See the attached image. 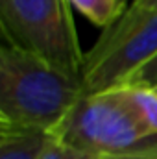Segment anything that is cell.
Returning a JSON list of instances; mask_svg holds the SVG:
<instances>
[{"label":"cell","instance_id":"obj_4","mask_svg":"<svg viewBox=\"0 0 157 159\" xmlns=\"http://www.w3.org/2000/svg\"><path fill=\"white\" fill-rule=\"evenodd\" d=\"M70 7L69 0H0L6 41L81 78L85 52Z\"/></svg>","mask_w":157,"mask_h":159},{"label":"cell","instance_id":"obj_8","mask_svg":"<svg viewBox=\"0 0 157 159\" xmlns=\"http://www.w3.org/2000/svg\"><path fill=\"white\" fill-rule=\"evenodd\" d=\"M43 159H107V157L92 154V152H85V150H79V148H74V146L59 141L54 135V141L50 143V146H48L46 154L43 156Z\"/></svg>","mask_w":157,"mask_h":159},{"label":"cell","instance_id":"obj_2","mask_svg":"<svg viewBox=\"0 0 157 159\" xmlns=\"http://www.w3.org/2000/svg\"><path fill=\"white\" fill-rule=\"evenodd\" d=\"M52 133L74 148L105 157H157V135L141 124L115 89L83 94Z\"/></svg>","mask_w":157,"mask_h":159},{"label":"cell","instance_id":"obj_3","mask_svg":"<svg viewBox=\"0 0 157 159\" xmlns=\"http://www.w3.org/2000/svg\"><path fill=\"white\" fill-rule=\"evenodd\" d=\"M157 56V7L131 4L113 24L104 28L85 54L81 85L96 94L126 83Z\"/></svg>","mask_w":157,"mask_h":159},{"label":"cell","instance_id":"obj_6","mask_svg":"<svg viewBox=\"0 0 157 159\" xmlns=\"http://www.w3.org/2000/svg\"><path fill=\"white\" fill-rule=\"evenodd\" d=\"M133 115L141 124L152 133L157 135V89L139 87V85H118L115 87Z\"/></svg>","mask_w":157,"mask_h":159},{"label":"cell","instance_id":"obj_11","mask_svg":"<svg viewBox=\"0 0 157 159\" xmlns=\"http://www.w3.org/2000/svg\"><path fill=\"white\" fill-rule=\"evenodd\" d=\"M107 159H157V157H144V156H117V157H107Z\"/></svg>","mask_w":157,"mask_h":159},{"label":"cell","instance_id":"obj_10","mask_svg":"<svg viewBox=\"0 0 157 159\" xmlns=\"http://www.w3.org/2000/svg\"><path fill=\"white\" fill-rule=\"evenodd\" d=\"M135 4H141V6H150V7H157V0H133Z\"/></svg>","mask_w":157,"mask_h":159},{"label":"cell","instance_id":"obj_9","mask_svg":"<svg viewBox=\"0 0 157 159\" xmlns=\"http://www.w3.org/2000/svg\"><path fill=\"white\" fill-rule=\"evenodd\" d=\"M122 85H139V87H150L157 89V56L148 61L142 69H139L131 78Z\"/></svg>","mask_w":157,"mask_h":159},{"label":"cell","instance_id":"obj_5","mask_svg":"<svg viewBox=\"0 0 157 159\" xmlns=\"http://www.w3.org/2000/svg\"><path fill=\"white\" fill-rule=\"evenodd\" d=\"M52 141L44 129L0 124V159H43Z\"/></svg>","mask_w":157,"mask_h":159},{"label":"cell","instance_id":"obj_7","mask_svg":"<svg viewBox=\"0 0 157 159\" xmlns=\"http://www.w3.org/2000/svg\"><path fill=\"white\" fill-rule=\"evenodd\" d=\"M81 15H85L92 24L107 28L124 11L126 0H69Z\"/></svg>","mask_w":157,"mask_h":159},{"label":"cell","instance_id":"obj_1","mask_svg":"<svg viewBox=\"0 0 157 159\" xmlns=\"http://www.w3.org/2000/svg\"><path fill=\"white\" fill-rule=\"evenodd\" d=\"M83 94L81 78L11 43L0 48V124L52 133Z\"/></svg>","mask_w":157,"mask_h":159}]
</instances>
